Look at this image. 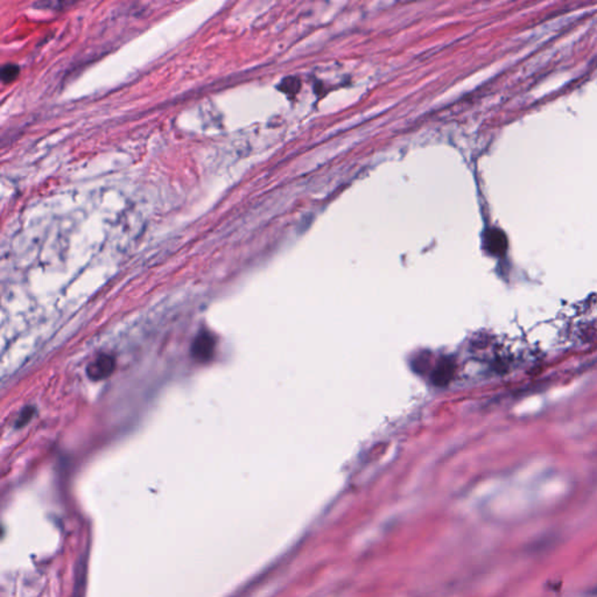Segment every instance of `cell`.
<instances>
[{
    "label": "cell",
    "mask_w": 597,
    "mask_h": 597,
    "mask_svg": "<svg viewBox=\"0 0 597 597\" xmlns=\"http://www.w3.org/2000/svg\"><path fill=\"white\" fill-rule=\"evenodd\" d=\"M485 246L488 251L494 256H501L506 251V237L501 230L491 229L485 234Z\"/></svg>",
    "instance_id": "6da1fadb"
},
{
    "label": "cell",
    "mask_w": 597,
    "mask_h": 597,
    "mask_svg": "<svg viewBox=\"0 0 597 597\" xmlns=\"http://www.w3.org/2000/svg\"><path fill=\"white\" fill-rule=\"evenodd\" d=\"M112 369H114V359L109 356H102L89 366V373L91 377L98 379L110 375Z\"/></svg>",
    "instance_id": "7a4b0ae2"
},
{
    "label": "cell",
    "mask_w": 597,
    "mask_h": 597,
    "mask_svg": "<svg viewBox=\"0 0 597 597\" xmlns=\"http://www.w3.org/2000/svg\"><path fill=\"white\" fill-rule=\"evenodd\" d=\"M213 338H210L208 334H202L197 338L194 350H195L196 356L199 358H208L213 352Z\"/></svg>",
    "instance_id": "3957f363"
},
{
    "label": "cell",
    "mask_w": 597,
    "mask_h": 597,
    "mask_svg": "<svg viewBox=\"0 0 597 597\" xmlns=\"http://www.w3.org/2000/svg\"><path fill=\"white\" fill-rule=\"evenodd\" d=\"M20 73V68L15 64H5L1 69V80L4 83H10L15 81Z\"/></svg>",
    "instance_id": "277c9868"
},
{
    "label": "cell",
    "mask_w": 597,
    "mask_h": 597,
    "mask_svg": "<svg viewBox=\"0 0 597 597\" xmlns=\"http://www.w3.org/2000/svg\"><path fill=\"white\" fill-rule=\"evenodd\" d=\"M589 594L590 595H593V596H597V587L596 588H594Z\"/></svg>",
    "instance_id": "5b68a950"
}]
</instances>
